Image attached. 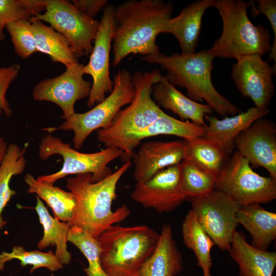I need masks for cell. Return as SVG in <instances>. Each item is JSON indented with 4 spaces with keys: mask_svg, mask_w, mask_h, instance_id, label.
I'll return each instance as SVG.
<instances>
[{
    "mask_svg": "<svg viewBox=\"0 0 276 276\" xmlns=\"http://www.w3.org/2000/svg\"><path fill=\"white\" fill-rule=\"evenodd\" d=\"M173 10L172 2L162 0H129L115 7L112 65L116 67L131 54L158 53L156 37Z\"/></svg>",
    "mask_w": 276,
    "mask_h": 276,
    "instance_id": "obj_1",
    "label": "cell"
},
{
    "mask_svg": "<svg viewBox=\"0 0 276 276\" xmlns=\"http://www.w3.org/2000/svg\"><path fill=\"white\" fill-rule=\"evenodd\" d=\"M132 166L126 161L117 171L105 178L93 182L90 173L76 175L66 180V187L73 194L76 205L70 227L79 228L97 238L109 226L124 220L130 211L123 204L115 211L111 210L117 199L116 188L124 174Z\"/></svg>",
    "mask_w": 276,
    "mask_h": 276,
    "instance_id": "obj_2",
    "label": "cell"
},
{
    "mask_svg": "<svg viewBox=\"0 0 276 276\" xmlns=\"http://www.w3.org/2000/svg\"><path fill=\"white\" fill-rule=\"evenodd\" d=\"M215 58L209 50L190 54L167 55L159 52L144 56L142 60L159 65L167 72L165 77L173 86L185 88L187 97L197 102L204 100L222 117L234 116L240 110L220 94L213 85L212 72Z\"/></svg>",
    "mask_w": 276,
    "mask_h": 276,
    "instance_id": "obj_3",
    "label": "cell"
},
{
    "mask_svg": "<svg viewBox=\"0 0 276 276\" xmlns=\"http://www.w3.org/2000/svg\"><path fill=\"white\" fill-rule=\"evenodd\" d=\"M97 239L107 276H140L143 265L157 246L159 234L145 225L115 224Z\"/></svg>",
    "mask_w": 276,
    "mask_h": 276,
    "instance_id": "obj_4",
    "label": "cell"
},
{
    "mask_svg": "<svg viewBox=\"0 0 276 276\" xmlns=\"http://www.w3.org/2000/svg\"><path fill=\"white\" fill-rule=\"evenodd\" d=\"M252 1L215 0V8L222 21L220 36L209 49L216 57L236 59L244 56L270 53L271 43L268 29L254 25L249 19L247 9Z\"/></svg>",
    "mask_w": 276,
    "mask_h": 276,
    "instance_id": "obj_5",
    "label": "cell"
},
{
    "mask_svg": "<svg viewBox=\"0 0 276 276\" xmlns=\"http://www.w3.org/2000/svg\"><path fill=\"white\" fill-rule=\"evenodd\" d=\"M113 87L109 95L88 111L75 112L59 126L44 128L51 133L62 130L74 132L76 150L80 149L87 137L95 130L106 127L122 107L131 103L135 89L129 72L123 69L113 78Z\"/></svg>",
    "mask_w": 276,
    "mask_h": 276,
    "instance_id": "obj_6",
    "label": "cell"
},
{
    "mask_svg": "<svg viewBox=\"0 0 276 276\" xmlns=\"http://www.w3.org/2000/svg\"><path fill=\"white\" fill-rule=\"evenodd\" d=\"M38 154L42 160L55 154L62 157L63 165L59 171L37 178L40 181L53 184L67 175L83 173L91 174L93 181H99L112 173L108 165L118 157H122L124 152L109 147L97 152L82 153L72 148L70 144L64 143L59 137L48 134L41 141Z\"/></svg>",
    "mask_w": 276,
    "mask_h": 276,
    "instance_id": "obj_7",
    "label": "cell"
},
{
    "mask_svg": "<svg viewBox=\"0 0 276 276\" xmlns=\"http://www.w3.org/2000/svg\"><path fill=\"white\" fill-rule=\"evenodd\" d=\"M162 76L157 70L134 73L132 81L135 89V97L128 106L118 111L106 127L97 130L100 142L142 130L164 112L151 95L153 86L160 81Z\"/></svg>",
    "mask_w": 276,
    "mask_h": 276,
    "instance_id": "obj_8",
    "label": "cell"
},
{
    "mask_svg": "<svg viewBox=\"0 0 276 276\" xmlns=\"http://www.w3.org/2000/svg\"><path fill=\"white\" fill-rule=\"evenodd\" d=\"M215 190L240 206L267 203L276 198V179L255 172L248 160L236 150L216 177Z\"/></svg>",
    "mask_w": 276,
    "mask_h": 276,
    "instance_id": "obj_9",
    "label": "cell"
},
{
    "mask_svg": "<svg viewBox=\"0 0 276 276\" xmlns=\"http://www.w3.org/2000/svg\"><path fill=\"white\" fill-rule=\"evenodd\" d=\"M45 5L44 12L35 17L62 34L78 58L90 55L100 21L84 15L66 0H45Z\"/></svg>",
    "mask_w": 276,
    "mask_h": 276,
    "instance_id": "obj_10",
    "label": "cell"
},
{
    "mask_svg": "<svg viewBox=\"0 0 276 276\" xmlns=\"http://www.w3.org/2000/svg\"><path fill=\"white\" fill-rule=\"evenodd\" d=\"M191 201V210L206 233L221 250L228 251L239 225L236 215L240 206L216 190Z\"/></svg>",
    "mask_w": 276,
    "mask_h": 276,
    "instance_id": "obj_11",
    "label": "cell"
},
{
    "mask_svg": "<svg viewBox=\"0 0 276 276\" xmlns=\"http://www.w3.org/2000/svg\"><path fill=\"white\" fill-rule=\"evenodd\" d=\"M114 9L111 4H107L103 9V15L89 60L84 67V75H90L93 79L86 104L88 108L102 101L106 95L110 93L113 89V81L110 77L109 57L115 27Z\"/></svg>",
    "mask_w": 276,
    "mask_h": 276,
    "instance_id": "obj_12",
    "label": "cell"
},
{
    "mask_svg": "<svg viewBox=\"0 0 276 276\" xmlns=\"http://www.w3.org/2000/svg\"><path fill=\"white\" fill-rule=\"evenodd\" d=\"M84 67L78 62L58 76L40 81L33 87V99L56 104L62 110L61 117L65 120L70 118L75 113V103L90 94L91 83L84 79Z\"/></svg>",
    "mask_w": 276,
    "mask_h": 276,
    "instance_id": "obj_13",
    "label": "cell"
},
{
    "mask_svg": "<svg viewBox=\"0 0 276 276\" xmlns=\"http://www.w3.org/2000/svg\"><path fill=\"white\" fill-rule=\"evenodd\" d=\"M259 54L237 59L233 65L231 77L243 97L250 99L256 107L268 108L274 94L272 76L276 66L264 61Z\"/></svg>",
    "mask_w": 276,
    "mask_h": 276,
    "instance_id": "obj_14",
    "label": "cell"
},
{
    "mask_svg": "<svg viewBox=\"0 0 276 276\" xmlns=\"http://www.w3.org/2000/svg\"><path fill=\"white\" fill-rule=\"evenodd\" d=\"M131 197L144 207L158 213L176 209L187 199L182 186L180 164L159 171L146 181L137 182Z\"/></svg>",
    "mask_w": 276,
    "mask_h": 276,
    "instance_id": "obj_15",
    "label": "cell"
},
{
    "mask_svg": "<svg viewBox=\"0 0 276 276\" xmlns=\"http://www.w3.org/2000/svg\"><path fill=\"white\" fill-rule=\"evenodd\" d=\"M235 147L252 168L263 167L276 179V126L261 118L241 132L235 140Z\"/></svg>",
    "mask_w": 276,
    "mask_h": 276,
    "instance_id": "obj_16",
    "label": "cell"
},
{
    "mask_svg": "<svg viewBox=\"0 0 276 276\" xmlns=\"http://www.w3.org/2000/svg\"><path fill=\"white\" fill-rule=\"evenodd\" d=\"M204 127L190 121L176 119L165 112L147 127L136 132L107 140L103 144L106 147H113L124 152L122 156L129 160L133 150L146 138L158 135H172L189 141L203 136Z\"/></svg>",
    "mask_w": 276,
    "mask_h": 276,
    "instance_id": "obj_17",
    "label": "cell"
},
{
    "mask_svg": "<svg viewBox=\"0 0 276 276\" xmlns=\"http://www.w3.org/2000/svg\"><path fill=\"white\" fill-rule=\"evenodd\" d=\"M185 151V140L143 143L132 156L135 180L136 182L146 181L159 171L180 164L184 159Z\"/></svg>",
    "mask_w": 276,
    "mask_h": 276,
    "instance_id": "obj_18",
    "label": "cell"
},
{
    "mask_svg": "<svg viewBox=\"0 0 276 276\" xmlns=\"http://www.w3.org/2000/svg\"><path fill=\"white\" fill-rule=\"evenodd\" d=\"M215 0H198L184 7L179 14L170 18L162 33H170L177 40L181 54L196 52L205 11L213 7Z\"/></svg>",
    "mask_w": 276,
    "mask_h": 276,
    "instance_id": "obj_19",
    "label": "cell"
},
{
    "mask_svg": "<svg viewBox=\"0 0 276 276\" xmlns=\"http://www.w3.org/2000/svg\"><path fill=\"white\" fill-rule=\"evenodd\" d=\"M269 113L268 108L254 106L246 111L232 117L226 116L221 120L215 116L207 115L204 119L208 125L204 127L203 137L220 145L228 154H232L236 137L255 121L266 117Z\"/></svg>",
    "mask_w": 276,
    "mask_h": 276,
    "instance_id": "obj_20",
    "label": "cell"
},
{
    "mask_svg": "<svg viewBox=\"0 0 276 276\" xmlns=\"http://www.w3.org/2000/svg\"><path fill=\"white\" fill-rule=\"evenodd\" d=\"M152 97L157 105L172 111L181 121H189L205 127L204 118L213 110L208 104L195 102L182 94L162 75L152 88Z\"/></svg>",
    "mask_w": 276,
    "mask_h": 276,
    "instance_id": "obj_21",
    "label": "cell"
},
{
    "mask_svg": "<svg viewBox=\"0 0 276 276\" xmlns=\"http://www.w3.org/2000/svg\"><path fill=\"white\" fill-rule=\"evenodd\" d=\"M228 252L238 265L239 276H272L276 265V252L255 248L241 232H234Z\"/></svg>",
    "mask_w": 276,
    "mask_h": 276,
    "instance_id": "obj_22",
    "label": "cell"
},
{
    "mask_svg": "<svg viewBox=\"0 0 276 276\" xmlns=\"http://www.w3.org/2000/svg\"><path fill=\"white\" fill-rule=\"evenodd\" d=\"M182 267V256L173 238L172 227L165 224L157 246L143 265L140 276H176Z\"/></svg>",
    "mask_w": 276,
    "mask_h": 276,
    "instance_id": "obj_23",
    "label": "cell"
},
{
    "mask_svg": "<svg viewBox=\"0 0 276 276\" xmlns=\"http://www.w3.org/2000/svg\"><path fill=\"white\" fill-rule=\"evenodd\" d=\"M238 224L251 235L250 245L266 250L276 238V214L268 211L260 204L253 203L240 206L237 215Z\"/></svg>",
    "mask_w": 276,
    "mask_h": 276,
    "instance_id": "obj_24",
    "label": "cell"
},
{
    "mask_svg": "<svg viewBox=\"0 0 276 276\" xmlns=\"http://www.w3.org/2000/svg\"><path fill=\"white\" fill-rule=\"evenodd\" d=\"M30 21L37 52L47 54L52 62H60L66 67L78 62L68 41L62 34L36 17Z\"/></svg>",
    "mask_w": 276,
    "mask_h": 276,
    "instance_id": "obj_25",
    "label": "cell"
},
{
    "mask_svg": "<svg viewBox=\"0 0 276 276\" xmlns=\"http://www.w3.org/2000/svg\"><path fill=\"white\" fill-rule=\"evenodd\" d=\"M36 197L35 209L43 229V237L38 242L37 248L43 249L50 246H55V256L63 265H67L72 260L67 247L70 227L67 223L52 216L41 199L36 196Z\"/></svg>",
    "mask_w": 276,
    "mask_h": 276,
    "instance_id": "obj_26",
    "label": "cell"
},
{
    "mask_svg": "<svg viewBox=\"0 0 276 276\" xmlns=\"http://www.w3.org/2000/svg\"><path fill=\"white\" fill-rule=\"evenodd\" d=\"M25 181L28 186V192L35 194L43 200L52 209L55 218L66 223L71 221L76 201L70 191L66 192L52 183L40 181L30 174L25 176Z\"/></svg>",
    "mask_w": 276,
    "mask_h": 276,
    "instance_id": "obj_27",
    "label": "cell"
},
{
    "mask_svg": "<svg viewBox=\"0 0 276 276\" xmlns=\"http://www.w3.org/2000/svg\"><path fill=\"white\" fill-rule=\"evenodd\" d=\"M185 141L183 159L192 161L217 177L228 160L226 151L217 143L203 136Z\"/></svg>",
    "mask_w": 276,
    "mask_h": 276,
    "instance_id": "obj_28",
    "label": "cell"
},
{
    "mask_svg": "<svg viewBox=\"0 0 276 276\" xmlns=\"http://www.w3.org/2000/svg\"><path fill=\"white\" fill-rule=\"evenodd\" d=\"M182 235L186 246L194 253L197 265L203 274L210 273L212 265L211 250L215 244L198 222L194 212L190 210L182 225Z\"/></svg>",
    "mask_w": 276,
    "mask_h": 276,
    "instance_id": "obj_29",
    "label": "cell"
},
{
    "mask_svg": "<svg viewBox=\"0 0 276 276\" xmlns=\"http://www.w3.org/2000/svg\"><path fill=\"white\" fill-rule=\"evenodd\" d=\"M28 144L21 148L15 144L8 146L7 151L0 166V230L6 224L2 212L15 191L11 190L10 182L12 177L21 174L26 167L25 154Z\"/></svg>",
    "mask_w": 276,
    "mask_h": 276,
    "instance_id": "obj_30",
    "label": "cell"
},
{
    "mask_svg": "<svg viewBox=\"0 0 276 276\" xmlns=\"http://www.w3.org/2000/svg\"><path fill=\"white\" fill-rule=\"evenodd\" d=\"M180 166L182 186L187 199L201 197L215 190V176L189 160L183 159Z\"/></svg>",
    "mask_w": 276,
    "mask_h": 276,
    "instance_id": "obj_31",
    "label": "cell"
},
{
    "mask_svg": "<svg viewBox=\"0 0 276 276\" xmlns=\"http://www.w3.org/2000/svg\"><path fill=\"white\" fill-rule=\"evenodd\" d=\"M13 259L18 260L22 267L31 265V273L40 268H45L51 271H56L63 267V265L51 250L47 252L39 250L26 251L22 246H15L11 252L3 251L0 254V271L4 269L6 262Z\"/></svg>",
    "mask_w": 276,
    "mask_h": 276,
    "instance_id": "obj_32",
    "label": "cell"
},
{
    "mask_svg": "<svg viewBox=\"0 0 276 276\" xmlns=\"http://www.w3.org/2000/svg\"><path fill=\"white\" fill-rule=\"evenodd\" d=\"M45 9V0H0V41L5 39L4 30L7 25L30 20Z\"/></svg>",
    "mask_w": 276,
    "mask_h": 276,
    "instance_id": "obj_33",
    "label": "cell"
},
{
    "mask_svg": "<svg viewBox=\"0 0 276 276\" xmlns=\"http://www.w3.org/2000/svg\"><path fill=\"white\" fill-rule=\"evenodd\" d=\"M68 241L77 246L88 262L83 268L87 276H107L101 261V247L97 238L76 227L70 228Z\"/></svg>",
    "mask_w": 276,
    "mask_h": 276,
    "instance_id": "obj_34",
    "label": "cell"
},
{
    "mask_svg": "<svg viewBox=\"0 0 276 276\" xmlns=\"http://www.w3.org/2000/svg\"><path fill=\"white\" fill-rule=\"evenodd\" d=\"M14 47L15 53L22 59H26L37 52L35 40L30 20L12 22L6 27Z\"/></svg>",
    "mask_w": 276,
    "mask_h": 276,
    "instance_id": "obj_35",
    "label": "cell"
},
{
    "mask_svg": "<svg viewBox=\"0 0 276 276\" xmlns=\"http://www.w3.org/2000/svg\"><path fill=\"white\" fill-rule=\"evenodd\" d=\"M20 69L18 64L0 66V114L10 117L12 111L6 98V93L12 83L17 77Z\"/></svg>",
    "mask_w": 276,
    "mask_h": 276,
    "instance_id": "obj_36",
    "label": "cell"
},
{
    "mask_svg": "<svg viewBox=\"0 0 276 276\" xmlns=\"http://www.w3.org/2000/svg\"><path fill=\"white\" fill-rule=\"evenodd\" d=\"M256 2L257 5L252 1L250 8H252V14L264 15L268 19L273 31L274 39L269 53L268 62L274 61V65L276 66V1L257 0Z\"/></svg>",
    "mask_w": 276,
    "mask_h": 276,
    "instance_id": "obj_37",
    "label": "cell"
},
{
    "mask_svg": "<svg viewBox=\"0 0 276 276\" xmlns=\"http://www.w3.org/2000/svg\"><path fill=\"white\" fill-rule=\"evenodd\" d=\"M72 4L84 15L91 18L107 5V0H73Z\"/></svg>",
    "mask_w": 276,
    "mask_h": 276,
    "instance_id": "obj_38",
    "label": "cell"
},
{
    "mask_svg": "<svg viewBox=\"0 0 276 276\" xmlns=\"http://www.w3.org/2000/svg\"><path fill=\"white\" fill-rule=\"evenodd\" d=\"M8 148L7 142L0 137V166Z\"/></svg>",
    "mask_w": 276,
    "mask_h": 276,
    "instance_id": "obj_39",
    "label": "cell"
},
{
    "mask_svg": "<svg viewBox=\"0 0 276 276\" xmlns=\"http://www.w3.org/2000/svg\"><path fill=\"white\" fill-rule=\"evenodd\" d=\"M203 276H212L211 273H208V274H203Z\"/></svg>",
    "mask_w": 276,
    "mask_h": 276,
    "instance_id": "obj_40",
    "label": "cell"
},
{
    "mask_svg": "<svg viewBox=\"0 0 276 276\" xmlns=\"http://www.w3.org/2000/svg\"><path fill=\"white\" fill-rule=\"evenodd\" d=\"M51 276H55V275L54 274L52 273V274H51Z\"/></svg>",
    "mask_w": 276,
    "mask_h": 276,
    "instance_id": "obj_41",
    "label": "cell"
}]
</instances>
